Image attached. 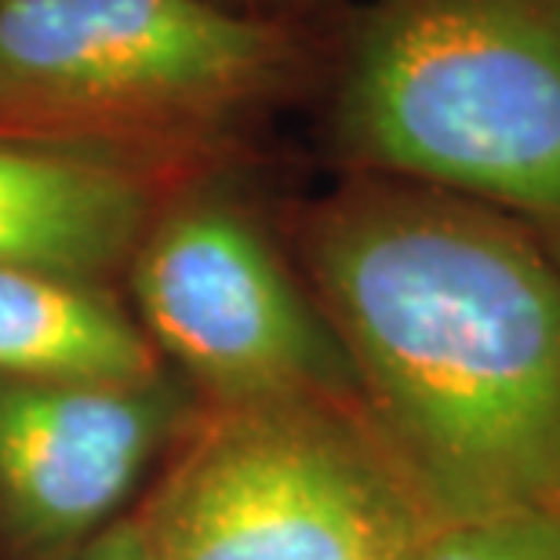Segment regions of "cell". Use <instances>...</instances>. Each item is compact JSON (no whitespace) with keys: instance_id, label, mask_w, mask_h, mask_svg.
Here are the masks:
<instances>
[{"instance_id":"obj_1","label":"cell","mask_w":560,"mask_h":560,"mask_svg":"<svg viewBox=\"0 0 560 560\" xmlns=\"http://www.w3.org/2000/svg\"><path fill=\"white\" fill-rule=\"evenodd\" d=\"M361 411L436 524L560 510V262L521 222L386 175L299 215Z\"/></svg>"},{"instance_id":"obj_2","label":"cell","mask_w":560,"mask_h":560,"mask_svg":"<svg viewBox=\"0 0 560 560\" xmlns=\"http://www.w3.org/2000/svg\"><path fill=\"white\" fill-rule=\"evenodd\" d=\"M328 142L346 175L477 200L560 262V0H368Z\"/></svg>"},{"instance_id":"obj_3","label":"cell","mask_w":560,"mask_h":560,"mask_svg":"<svg viewBox=\"0 0 560 560\" xmlns=\"http://www.w3.org/2000/svg\"><path fill=\"white\" fill-rule=\"evenodd\" d=\"M131 517L150 560H416L433 532L353 397L200 411Z\"/></svg>"},{"instance_id":"obj_4","label":"cell","mask_w":560,"mask_h":560,"mask_svg":"<svg viewBox=\"0 0 560 560\" xmlns=\"http://www.w3.org/2000/svg\"><path fill=\"white\" fill-rule=\"evenodd\" d=\"M299 40L215 0H0V131L205 142L284 92Z\"/></svg>"},{"instance_id":"obj_5","label":"cell","mask_w":560,"mask_h":560,"mask_svg":"<svg viewBox=\"0 0 560 560\" xmlns=\"http://www.w3.org/2000/svg\"><path fill=\"white\" fill-rule=\"evenodd\" d=\"M125 273L145 339L200 411L357 400L299 262L237 189L194 183L161 200Z\"/></svg>"},{"instance_id":"obj_6","label":"cell","mask_w":560,"mask_h":560,"mask_svg":"<svg viewBox=\"0 0 560 560\" xmlns=\"http://www.w3.org/2000/svg\"><path fill=\"white\" fill-rule=\"evenodd\" d=\"M200 405L175 375L0 378V539L59 560L120 521Z\"/></svg>"},{"instance_id":"obj_7","label":"cell","mask_w":560,"mask_h":560,"mask_svg":"<svg viewBox=\"0 0 560 560\" xmlns=\"http://www.w3.org/2000/svg\"><path fill=\"white\" fill-rule=\"evenodd\" d=\"M156 205L153 175L125 153L0 131V262L109 280Z\"/></svg>"},{"instance_id":"obj_8","label":"cell","mask_w":560,"mask_h":560,"mask_svg":"<svg viewBox=\"0 0 560 560\" xmlns=\"http://www.w3.org/2000/svg\"><path fill=\"white\" fill-rule=\"evenodd\" d=\"M161 375L172 372L109 280L0 262V378L142 383Z\"/></svg>"},{"instance_id":"obj_9","label":"cell","mask_w":560,"mask_h":560,"mask_svg":"<svg viewBox=\"0 0 560 560\" xmlns=\"http://www.w3.org/2000/svg\"><path fill=\"white\" fill-rule=\"evenodd\" d=\"M416 560H560V510L436 524Z\"/></svg>"},{"instance_id":"obj_10","label":"cell","mask_w":560,"mask_h":560,"mask_svg":"<svg viewBox=\"0 0 560 560\" xmlns=\"http://www.w3.org/2000/svg\"><path fill=\"white\" fill-rule=\"evenodd\" d=\"M59 560H150V553H145V546H142L136 517L125 513L120 521H114L109 528L92 535L84 546H77L73 553H66Z\"/></svg>"}]
</instances>
